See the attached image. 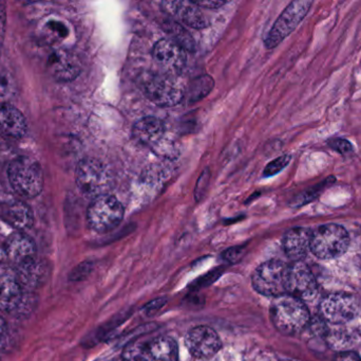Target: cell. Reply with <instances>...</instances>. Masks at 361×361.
I'll list each match as a JSON object with an SVG mask.
<instances>
[{
  "label": "cell",
  "instance_id": "1",
  "mask_svg": "<svg viewBox=\"0 0 361 361\" xmlns=\"http://www.w3.org/2000/svg\"><path fill=\"white\" fill-rule=\"evenodd\" d=\"M269 314L274 326L284 335L302 332L311 318L305 302L288 294L275 298L271 302Z\"/></svg>",
  "mask_w": 361,
  "mask_h": 361
},
{
  "label": "cell",
  "instance_id": "2",
  "mask_svg": "<svg viewBox=\"0 0 361 361\" xmlns=\"http://www.w3.org/2000/svg\"><path fill=\"white\" fill-rule=\"evenodd\" d=\"M142 89L146 97L161 107L178 105L186 97V88L182 81L173 73L147 72L142 78Z\"/></svg>",
  "mask_w": 361,
  "mask_h": 361
},
{
  "label": "cell",
  "instance_id": "3",
  "mask_svg": "<svg viewBox=\"0 0 361 361\" xmlns=\"http://www.w3.org/2000/svg\"><path fill=\"white\" fill-rule=\"evenodd\" d=\"M8 180L13 190L25 199H33L42 192L44 176L39 165L33 159L19 157L8 165Z\"/></svg>",
  "mask_w": 361,
  "mask_h": 361
},
{
  "label": "cell",
  "instance_id": "4",
  "mask_svg": "<svg viewBox=\"0 0 361 361\" xmlns=\"http://www.w3.org/2000/svg\"><path fill=\"white\" fill-rule=\"evenodd\" d=\"M350 235L341 225L326 224L312 232L311 251L322 260H333L345 254Z\"/></svg>",
  "mask_w": 361,
  "mask_h": 361
},
{
  "label": "cell",
  "instance_id": "5",
  "mask_svg": "<svg viewBox=\"0 0 361 361\" xmlns=\"http://www.w3.org/2000/svg\"><path fill=\"white\" fill-rule=\"evenodd\" d=\"M75 180L80 192L93 199L107 195L112 187L111 174L97 159L80 161L76 169Z\"/></svg>",
  "mask_w": 361,
  "mask_h": 361
},
{
  "label": "cell",
  "instance_id": "6",
  "mask_svg": "<svg viewBox=\"0 0 361 361\" xmlns=\"http://www.w3.org/2000/svg\"><path fill=\"white\" fill-rule=\"evenodd\" d=\"M124 218V207L112 196L103 195L93 199L87 211V222L95 232L106 233L116 229Z\"/></svg>",
  "mask_w": 361,
  "mask_h": 361
},
{
  "label": "cell",
  "instance_id": "7",
  "mask_svg": "<svg viewBox=\"0 0 361 361\" xmlns=\"http://www.w3.org/2000/svg\"><path fill=\"white\" fill-rule=\"evenodd\" d=\"M288 265L281 261L263 263L252 275V286L257 292L267 297L286 295Z\"/></svg>",
  "mask_w": 361,
  "mask_h": 361
},
{
  "label": "cell",
  "instance_id": "8",
  "mask_svg": "<svg viewBox=\"0 0 361 361\" xmlns=\"http://www.w3.org/2000/svg\"><path fill=\"white\" fill-rule=\"evenodd\" d=\"M124 361H177V343L169 337H159L146 343H131L124 352Z\"/></svg>",
  "mask_w": 361,
  "mask_h": 361
},
{
  "label": "cell",
  "instance_id": "9",
  "mask_svg": "<svg viewBox=\"0 0 361 361\" xmlns=\"http://www.w3.org/2000/svg\"><path fill=\"white\" fill-rule=\"evenodd\" d=\"M312 4L313 2L307 0H298L288 4L267 34L264 40L265 47L273 49L283 42L307 16Z\"/></svg>",
  "mask_w": 361,
  "mask_h": 361
},
{
  "label": "cell",
  "instance_id": "10",
  "mask_svg": "<svg viewBox=\"0 0 361 361\" xmlns=\"http://www.w3.org/2000/svg\"><path fill=\"white\" fill-rule=\"evenodd\" d=\"M360 313L355 297L343 292L326 296L320 304V314L332 324H345L352 321Z\"/></svg>",
  "mask_w": 361,
  "mask_h": 361
},
{
  "label": "cell",
  "instance_id": "11",
  "mask_svg": "<svg viewBox=\"0 0 361 361\" xmlns=\"http://www.w3.org/2000/svg\"><path fill=\"white\" fill-rule=\"evenodd\" d=\"M133 136L137 142L156 152H173L164 122L154 117H146L135 122Z\"/></svg>",
  "mask_w": 361,
  "mask_h": 361
},
{
  "label": "cell",
  "instance_id": "12",
  "mask_svg": "<svg viewBox=\"0 0 361 361\" xmlns=\"http://www.w3.org/2000/svg\"><path fill=\"white\" fill-rule=\"evenodd\" d=\"M317 292V282L310 267L298 261L288 266L286 294L300 300L313 298Z\"/></svg>",
  "mask_w": 361,
  "mask_h": 361
},
{
  "label": "cell",
  "instance_id": "13",
  "mask_svg": "<svg viewBox=\"0 0 361 361\" xmlns=\"http://www.w3.org/2000/svg\"><path fill=\"white\" fill-rule=\"evenodd\" d=\"M185 343L191 355L201 360L212 357L222 348L218 334L212 329L203 326L191 329L187 333Z\"/></svg>",
  "mask_w": 361,
  "mask_h": 361
},
{
  "label": "cell",
  "instance_id": "14",
  "mask_svg": "<svg viewBox=\"0 0 361 361\" xmlns=\"http://www.w3.org/2000/svg\"><path fill=\"white\" fill-rule=\"evenodd\" d=\"M152 55L169 73L180 71L186 64V51L171 40H159L154 45Z\"/></svg>",
  "mask_w": 361,
  "mask_h": 361
},
{
  "label": "cell",
  "instance_id": "15",
  "mask_svg": "<svg viewBox=\"0 0 361 361\" xmlns=\"http://www.w3.org/2000/svg\"><path fill=\"white\" fill-rule=\"evenodd\" d=\"M6 256L15 267L35 260V243L25 233H14L6 239Z\"/></svg>",
  "mask_w": 361,
  "mask_h": 361
},
{
  "label": "cell",
  "instance_id": "16",
  "mask_svg": "<svg viewBox=\"0 0 361 361\" xmlns=\"http://www.w3.org/2000/svg\"><path fill=\"white\" fill-rule=\"evenodd\" d=\"M14 271L23 292H33L48 277V266L37 259L15 267Z\"/></svg>",
  "mask_w": 361,
  "mask_h": 361
},
{
  "label": "cell",
  "instance_id": "17",
  "mask_svg": "<svg viewBox=\"0 0 361 361\" xmlns=\"http://www.w3.org/2000/svg\"><path fill=\"white\" fill-rule=\"evenodd\" d=\"M23 294L15 271L0 264V309L14 311Z\"/></svg>",
  "mask_w": 361,
  "mask_h": 361
},
{
  "label": "cell",
  "instance_id": "18",
  "mask_svg": "<svg viewBox=\"0 0 361 361\" xmlns=\"http://www.w3.org/2000/svg\"><path fill=\"white\" fill-rule=\"evenodd\" d=\"M27 133V122L23 114L10 104L0 103V135L19 139Z\"/></svg>",
  "mask_w": 361,
  "mask_h": 361
},
{
  "label": "cell",
  "instance_id": "19",
  "mask_svg": "<svg viewBox=\"0 0 361 361\" xmlns=\"http://www.w3.org/2000/svg\"><path fill=\"white\" fill-rule=\"evenodd\" d=\"M165 10L193 29L207 27V20L195 1H165Z\"/></svg>",
  "mask_w": 361,
  "mask_h": 361
},
{
  "label": "cell",
  "instance_id": "20",
  "mask_svg": "<svg viewBox=\"0 0 361 361\" xmlns=\"http://www.w3.org/2000/svg\"><path fill=\"white\" fill-rule=\"evenodd\" d=\"M0 218L18 230H25L33 224L31 209L20 201H8L0 203Z\"/></svg>",
  "mask_w": 361,
  "mask_h": 361
},
{
  "label": "cell",
  "instance_id": "21",
  "mask_svg": "<svg viewBox=\"0 0 361 361\" xmlns=\"http://www.w3.org/2000/svg\"><path fill=\"white\" fill-rule=\"evenodd\" d=\"M312 232L307 228H293L283 237V249L288 258L298 262L311 250Z\"/></svg>",
  "mask_w": 361,
  "mask_h": 361
},
{
  "label": "cell",
  "instance_id": "22",
  "mask_svg": "<svg viewBox=\"0 0 361 361\" xmlns=\"http://www.w3.org/2000/svg\"><path fill=\"white\" fill-rule=\"evenodd\" d=\"M51 69L59 80L71 81L80 73V64L73 54L61 51L51 61Z\"/></svg>",
  "mask_w": 361,
  "mask_h": 361
},
{
  "label": "cell",
  "instance_id": "23",
  "mask_svg": "<svg viewBox=\"0 0 361 361\" xmlns=\"http://www.w3.org/2000/svg\"><path fill=\"white\" fill-rule=\"evenodd\" d=\"M163 29L171 35V40L176 42L178 46H180V48L184 49L185 51H188V52H195V40L182 25L176 23V21L169 20L164 23Z\"/></svg>",
  "mask_w": 361,
  "mask_h": 361
},
{
  "label": "cell",
  "instance_id": "24",
  "mask_svg": "<svg viewBox=\"0 0 361 361\" xmlns=\"http://www.w3.org/2000/svg\"><path fill=\"white\" fill-rule=\"evenodd\" d=\"M214 82L209 76H202L195 78L190 84L188 89V99L191 103L200 101V100L208 95V93L214 88Z\"/></svg>",
  "mask_w": 361,
  "mask_h": 361
},
{
  "label": "cell",
  "instance_id": "25",
  "mask_svg": "<svg viewBox=\"0 0 361 361\" xmlns=\"http://www.w3.org/2000/svg\"><path fill=\"white\" fill-rule=\"evenodd\" d=\"M290 159H292L290 155H282V156L278 157L265 167L263 177H271V176L277 175L282 170L288 167V163L290 162Z\"/></svg>",
  "mask_w": 361,
  "mask_h": 361
},
{
  "label": "cell",
  "instance_id": "26",
  "mask_svg": "<svg viewBox=\"0 0 361 361\" xmlns=\"http://www.w3.org/2000/svg\"><path fill=\"white\" fill-rule=\"evenodd\" d=\"M326 182H329V180H326V182H324V184H322V186H320V188H316V187H314V188L310 189V190L307 191V192L302 193V194L299 195V196L296 197V199H294V201H293V205L296 206V207H298V206L307 205V203H310V201H314V199H315L316 197H317L318 195L320 194V192H322V189H324V187L326 186Z\"/></svg>",
  "mask_w": 361,
  "mask_h": 361
},
{
  "label": "cell",
  "instance_id": "27",
  "mask_svg": "<svg viewBox=\"0 0 361 361\" xmlns=\"http://www.w3.org/2000/svg\"><path fill=\"white\" fill-rule=\"evenodd\" d=\"M329 146L341 155L353 152V146L348 140L341 139V138H333L329 141Z\"/></svg>",
  "mask_w": 361,
  "mask_h": 361
},
{
  "label": "cell",
  "instance_id": "28",
  "mask_svg": "<svg viewBox=\"0 0 361 361\" xmlns=\"http://www.w3.org/2000/svg\"><path fill=\"white\" fill-rule=\"evenodd\" d=\"M209 171H208L207 169L206 171H204L201 177L197 180V188H195V199H197V201H200V199L204 196V193H205L206 191V187H207L208 182H209Z\"/></svg>",
  "mask_w": 361,
  "mask_h": 361
},
{
  "label": "cell",
  "instance_id": "29",
  "mask_svg": "<svg viewBox=\"0 0 361 361\" xmlns=\"http://www.w3.org/2000/svg\"><path fill=\"white\" fill-rule=\"evenodd\" d=\"M195 4H197L200 8H219L221 6L226 4V1H206V0H199V1H195Z\"/></svg>",
  "mask_w": 361,
  "mask_h": 361
},
{
  "label": "cell",
  "instance_id": "30",
  "mask_svg": "<svg viewBox=\"0 0 361 361\" xmlns=\"http://www.w3.org/2000/svg\"><path fill=\"white\" fill-rule=\"evenodd\" d=\"M6 6H4V2H0V42L4 38V31H6Z\"/></svg>",
  "mask_w": 361,
  "mask_h": 361
},
{
  "label": "cell",
  "instance_id": "31",
  "mask_svg": "<svg viewBox=\"0 0 361 361\" xmlns=\"http://www.w3.org/2000/svg\"><path fill=\"white\" fill-rule=\"evenodd\" d=\"M241 252L242 248H231V249H228L226 252H225L224 256L225 258H226V260H228L229 262H233V261L238 260V259L241 256Z\"/></svg>",
  "mask_w": 361,
  "mask_h": 361
},
{
  "label": "cell",
  "instance_id": "32",
  "mask_svg": "<svg viewBox=\"0 0 361 361\" xmlns=\"http://www.w3.org/2000/svg\"><path fill=\"white\" fill-rule=\"evenodd\" d=\"M335 361H361V360L357 354L345 352V353L338 354L335 358Z\"/></svg>",
  "mask_w": 361,
  "mask_h": 361
},
{
  "label": "cell",
  "instance_id": "33",
  "mask_svg": "<svg viewBox=\"0 0 361 361\" xmlns=\"http://www.w3.org/2000/svg\"><path fill=\"white\" fill-rule=\"evenodd\" d=\"M6 335V324L1 317H0V343L4 341Z\"/></svg>",
  "mask_w": 361,
  "mask_h": 361
}]
</instances>
